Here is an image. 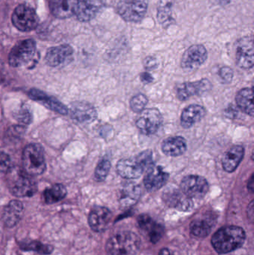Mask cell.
<instances>
[{
    "mask_svg": "<svg viewBox=\"0 0 254 255\" xmlns=\"http://www.w3.org/2000/svg\"><path fill=\"white\" fill-rule=\"evenodd\" d=\"M28 97L34 101L41 103L43 106L49 110L53 111L61 115H68L69 109H67V106H64L59 100L54 98V97H49L40 90L36 89V88L30 90L28 92Z\"/></svg>",
    "mask_w": 254,
    "mask_h": 255,
    "instance_id": "cell-15",
    "label": "cell"
},
{
    "mask_svg": "<svg viewBox=\"0 0 254 255\" xmlns=\"http://www.w3.org/2000/svg\"><path fill=\"white\" fill-rule=\"evenodd\" d=\"M72 119L80 124H90L97 118L95 108L85 102L73 103L70 109Z\"/></svg>",
    "mask_w": 254,
    "mask_h": 255,
    "instance_id": "cell-19",
    "label": "cell"
},
{
    "mask_svg": "<svg viewBox=\"0 0 254 255\" xmlns=\"http://www.w3.org/2000/svg\"><path fill=\"white\" fill-rule=\"evenodd\" d=\"M67 190L65 186L61 184H56L50 188L45 190L43 193V200L48 205L57 203L63 200L67 196Z\"/></svg>",
    "mask_w": 254,
    "mask_h": 255,
    "instance_id": "cell-31",
    "label": "cell"
},
{
    "mask_svg": "<svg viewBox=\"0 0 254 255\" xmlns=\"http://www.w3.org/2000/svg\"><path fill=\"white\" fill-rule=\"evenodd\" d=\"M180 190L191 199H203L209 191V184L204 177L187 175L180 183Z\"/></svg>",
    "mask_w": 254,
    "mask_h": 255,
    "instance_id": "cell-9",
    "label": "cell"
},
{
    "mask_svg": "<svg viewBox=\"0 0 254 255\" xmlns=\"http://www.w3.org/2000/svg\"><path fill=\"white\" fill-rule=\"evenodd\" d=\"M144 65L148 70H155L158 67V61L153 57H148L145 59Z\"/></svg>",
    "mask_w": 254,
    "mask_h": 255,
    "instance_id": "cell-38",
    "label": "cell"
},
{
    "mask_svg": "<svg viewBox=\"0 0 254 255\" xmlns=\"http://www.w3.org/2000/svg\"><path fill=\"white\" fill-rule=\"evenodd\" d=\"M17 121L22 124H28L31 122V114L26 109H20L17 114Z\"/></svg>",
    "mask_w": 254,
    "mask_h": 255,
    "instance_id": "cell-37",
    "label": "cell"
},
{
    "mask_svg": "<svg viewBox=\"0 0 254 255\" xmlns=\"http://www.w3.org/2000/svg\"><path fill=\"white\" fill-rule=\"evenodd\" d=\"M140 187L134 183L124 186L121 191L120 202L123 206H131L137 202L140 196Z\"/></svg>",
    "mask_w": 254,
    "mask_h": 255,
    "instance_id": "cell-30",
    "label": "cell"
},
{
    "mask_svg": "<svg viewBox=\"0 0 254 255\" xmlns=\"http://www.w3.org/2000/svg\"><path fill=\"white\" fill-rule=\"evenodd\" d=\"M140 79L145 84H149L153 82L154 78L149 73H143L140 75Z\"/></svg>",
    "mask_w": 254,
    "mask_h": 255,
    "instance_id": "cell-39",
    "label": "cell"
},
{
    "mask_svg": "<svg viewBox=\"0 0 254 255\" xmlns=\"http://www.w3.org/2000/svg\"><path fill=\"white\" fill-rule=\"evenodd\" d=\"M249 209H248V211H249V218H250L251 220H253L254 218V202H251L250 205L249 206Z\"/></svg>",
    "mask_w": 254,
    "mask_h": 255,
    "instance_id": "cell-40",
    "label": "cell"
},
{
    "mask_svg": "<svg viewBox=\"0 0 254 255\" xmlns=\"http://www.w3.org/2000/svg\"><path fill=\"white\" fill-rule=\"evenodd\" d=\"M24 213V207L22 202L18 200H12L6 205L3 211L1 220L5 227L13 228L19 223Z\"/></svg>",
    "mask_w": 254,
    "mask_h": 255,
    "instance_id": "cell-22",
    "label": "cell"
},
{
    "mask_svg": "<svg viewBox=\"0 0 254 255\" xmlns=\"http://www.w3.org/2000/svg\"><path fill=\"white\" fill-rule=\"evenodd\" d=\"M73 54V49L70 45L63 44L54 46L48 49L45 56V61L49 67H58L71 58Z\"/></svg>",
    "mask_w": 254,
    "mask_h": 255,
    "instance_id": "cell-20",
    "label": "cell"
},
{
    "mask_svg": "<svg viewBox=\"0 0 254 255\" xmlns=\"http://www.w3.org/2000/svg\"><path fill=\"white\" fill-rule=\"evenodd\" d=\"M149 0H120L116 5L118 14L128 22H140L147 13Z\"/></svg>",
    "mask_w": 254,
    "mask_h": 255,
    "instance_id": "cell-6",
    "label": "cell"
},
{
    "mask_svg": "<svg viewBox=\"0 0 254 255\" xmlns=\"http://www.w3.org/2000/svg\"><path fill=\"white\" fill-rule=\"evenodd\" d=\"M36 52L35 41L32 39L22 40L15 45L8 56V62L11 67H22L34 58Z\"/></svg>",
    "mask_w": 254,
    "mask_h": 255,
    "instance_id": "cell-7",
    "label": "cell"
},
{
    "mask_svg": "<svg viewBox=\"0 0 254 255\" xmlns=\"http://www.w3.org/2000/svg\"><path fill=\"white\" fill-rule=\"evenodd\" d=\"M140 229L146 234L152 244H157L164 235L162 226L154 221L149 216L141 215L138 218Z\"/></svg>",
    "mask_w": 254,
    "mask_h": 255,
    "instance_id": "cell-23",
    "label": "cell"
},
{
    "mask_svg": "<svg viewBox=\"0 0 254 255\" xmlns=\"http://www.w3.org/2000/svg\"><path fill=\"white\" fill-rule=\"evenodd\" d=\"M136 121V126L145 135H152L162 125L163 116L158 109H144Z\"/></svg>",
    "mask_w": 254,
    "mask_h": 255,
    "instance_id": "cell-10",
    "label": "cell"
},
{
    "mask_svg": "<svg viewBox=\"0 0 254 255\" xmlns=\"http://www.w3.org/2000/svg\"><path fill=\"white\" fill-rule=\"evenodd\" d=\"M153 165V153L152 150H146L136 157L119 160L116 165V170L125 179H136Z\"/></svg>",
    "mask_w": 254,
    "mask_h": 255,
    "instance_id": "cell-2",
    "label": "cell"
},
{
    "mask_svg": "<svg viewBox=\"0 0 254 255\" xmlns=\"http://www.w3.org/2000/svg\"><path fill=\"white\" fill-rule=\"evenodd\" d=\"M79 0H50L49 7L54 16L66 19L76 15Z\"/></svg>",
    "mask_w": 254,
    "mask_h": 255,
    "instance_id": "cell-21",
    "label": "cell"
},
{
    "mask_svg": "<svg viewBox=\"0 0 254 255\" xmlns=\"http://www.w3.org/2000/svg\"><path fill=\"white\" fill-rule=\"evenodd\" d=\"M164 200L169 206L180 211H189L193 207V202L181 190L169 188L164 193Z\"/></svg>",
    "mask_w": 254,
    "mask_h": 255,
    "instance_id": "cell-17",
    "label": "cell"
},
{
    "mask_svg": "<svg viewBox=\"0 0 254 255\" xmlns=\"http://www.w3.org/2000/svg\"><path fill=\"white\" fill-rule=\"evenodd\" d=\"M12 23L21 31H30L35 29L39 23L37 13L32 7L24 4L18 5L13 10Z\"/></svg>",
    "mask_w": 254,
    "mask_h": 255,
    "instance_id": "cell-8",
    "label": "cell"
},
{
    "mask_svg": "<svg viewBox=\"0 0 254 255\" xmlns=\"http://www.w3.org/2000/svg\"><path fill=\"white\" fill-rule=\"evenodd\" d=\"M111 168V163L107 159H102L97 165L95 170V178L98 181H103L106 179Z\"/></svg>",
    "mask_w": 254,
    "mask_h": 255,
    "instance_id": "cell-33",
    "label": "cell"
},
{
    "mask_svg": "<svg viewBox=\"0 0 254 255\" xmlns=\"http://www.w3.org/2000/svg\"><path fill=\"white\" fill-rule=\"evenodd\" d=\"M140 240L131 232L116 234L108 240L105 250L107 255H135L140 250Z\"/></svg>",
    "mask_w": 254,
    "mask_h": 255,
    "instance_id": "cell-4",
    "label": "cell"
},
{
    "mask_svg": "<svg viewBox=\"0 0 254 255\" xmlns=\"http://www.w3.org/2000/svg\"><path fill=\"white\" fill-rule=\"evenodd\" d=\"M216 221L213 214H207L201 218L194 220L190 225L191 233L196 238H206L210 235Z\"/></svg>",
    "mask_w": 254,
    "mask_h": 255,
    "instance_id": "cell-25",
    "label": "cell"
},
{
    "mask_svg": "<svg viewBox=\"0 0 254 255\" xmlns=\"http://www.w3.org/2000/svg\"><path fill=\"white\" fill-rule=\"evenodd\" d=\"M212 85L208 79H201L193 82H185L177 88V97L180 101H186L192 97L201 96L211 89Z\"/></svg>",
    "mask_w": 254,
    "mask_h": 255,
    "instance_id": "cell-13",
    "label": "cell"
},
{
    "mask_svg": "<svg viewBox=\"0 0 254 255\" xmlns=\"http://www.w3.org/2000/svg\"><path fill=\"white\" fill-rule=\"evenodd\" d=\"M169 178V175L159 166H151L147 170L143 183L146 190L155 192L162 188Z\"/></svg>",
    "mask_w": 254,
    "mask_h": 255,
    "instance_id": "cell-16",
    "label": "cell"
},
{
    "mask_svg": "<svg viewBox=\"0 0 254 255\" xmlns=\"http://www.w3.org/2000/svg\"><path fill=\"white\" fill-rule=\"evenodd\" d=\"M163 152L169 157H177L186 152L187 144L186 139L180 136L167 138L161 145Z\"/></svg>",
    "mask_w": 254,
    "mask_h": 255,
    "instance_id": "cell-24",
    "label": "cell"
},
{
    "mask_svg": "<svg viewBox=\"0 0 254 255\" xmlns=\"http://www.w3.org/2000/svg\"><path fill=\"white\" fill-rule=\"evenodd\" d=\"M22 160L24 172L31 176L41 175L46 170L43 150L38 144H28L24 148Z\"/></svg>",
    "mask_w": 254,
    "mask_h": 255,
    "instance_id": "cell-5",
    "label": "cell"
},
{
    "mask_svg": "<svg viewBox=\"0 0 254 255\" xmlns=\"http://www.w3.org/2000/svg\"><path fill=\"white\" fill-rule=\"evenodd\" d=\"M206 110L198 105H191L183 111L180 117L181 126L185 128H189L201 121L205 117Z\"/></svg>",
    "mask_w": 254,
    "mask_h": 255,
    "instance_id": "cell-26",
    "label": "cell"
},
{
    "mask_svg": "<svg viewBox=\"0 0 254 255\" xmlns=\"http://www.w3.org/2000/svg\"><path fill=\"white\" fill-rule=\"evenodd\" d=\"M11 160L8 154L4 152H0V172L7 173L11 169Z\"/></svg>",
    "mask_w": 254,
    "mask_h": 255,
    "instance_id": "cell-36",
    "label": "cell"
},
{
    "mask_svg": "<svg viewBox=\"0 0 254 255\" xmlns=\"http://www.w3.org/2000/svg\"><path fill=\"white\" fill-rule=\"evenodd\" d=\"M217 1L219 4L225 5V4H229V3L231 2V0H217Z\"/></svg>",
    "mask_w": 254,
    "mask_h": 255,
    "instance_id": "cell-42",
    "label": "cell"
},
{
    "mask_svg": "<svg viewBox=\"0 0 254 255\" xmlns=\"http://www.w3.org/2000/svg\"><path fill=\"white\" fill-rule=\"evenodd\" d=\"M174 0H159L158 4V19L164 28L174 22L172 10Z\"/></svg>",
    "mask_w": 254,
    "mask_h": 255,
    "instance_id": "cell-29",
    "label": "cell"
},
{
    "mask_svg": "<svg viewBox=\"0 0 254 255\" xmlns=\"http://www.w3.org/2000/svg\"><path fill=\"white\" fill-rule=\"evenodd\" d=\"M219 76L224 84H229L234 78V70L229 67H223L219 72Z\"/></svg>",
    "mask_w": 254,
    "mask_h": 255,
    "instance_id": "cell-35",
    "label": "cell"
},
{
    "mask_svg": "<svg viewBox=\"0 0 254 255\" xmlns=\"http://www.w3.org/2000/svg\"><path fill=\"white\" fill-rule=\"evenodd\" d=\"M148 102L149 100L146 95L143 94H137L130 101V107L133 112L140 114L146 109Z\"/></svg>",
    "mask_w": 254,
    "mask_h": 255,
    "instance_id": "cell-34",
    "label": "cell"
},
{
    "mask_svg": "<svg viewBox=\"0 0 254 255\" xmlns=\"http://www.w3.org/2000/svg\"><path fill=\"white\" fill-rule=\"evenodd\" d=\"M19 248L23 251H33L41 255H50L53 252V247L42 244L39 241H31L21 243Z\"/></svg>",
    "mask_w": 254,
    "mask_h": 255,
    "instance_id": "cell-32",
    "label": "cell"
},
{
    "mask_svg": "<svg viewBox=\"0 0 254 255\" xmlns=\"http://www.w3.org/2000/svg\"><path fill=\"white\" fill-rule=\"evenodd\" d=\"M253 97V90L249 88L242 89L236 97L237 106L242 112L251 117L254 115Z\"/></svg>",
    "mask_w": 254,
    "mask_h": 255,
    "instance_id": "cell-28",
    "label": "cell"
},
{
    "mask_svg": "<svg viewBox=\"0 0 254 255\" xmlns=\"http://www.w3.org/2000/svg\"><path fill=\"white\" fill-rule=\"evenodd\" d=\"M207 59V51L204 46L201 44L192 45L183 53L181 67L186 71H193L199 68Z\"/></svg>",
    "mask_w": 254,
    "mask_h": 255,
    "instance_id": "cell-12",
    "label": "cell"
},
{
    "mask_svg": "<svg viewBox=\"0 0 254 255\" xmlns=\"http://www.w3.org/2000/svg\"><path fill=\"white\" fill-rule=\"evenodd\" d=\"M7 186L12 195L19 198L31 197L37 190V184L23 169L13 168L7 172Z\"/></svg>",
    "mask_w": 254,
    "mask_h": 255,
    "instance_id": "cell-3",
    "label": "cell"
},
{
    "mask_svg": "<svg viewBox=\"0 0 254 255\" xmlns=\"http://www.w3.org/2000/svg\"><path fill=\"white\" fill-rule=\"evenodd\" d=\"M105 3L106 0H79L76 15L82 22H88L95 17Z\"/></svg>",
    "mask_w": 254,
    "mask_h": 255,
    "instance_id": "cell-18",
    "label": "cell"
},
{
    "mask_svg": "<svg viewBox=\"0 0 254 255\" xmlns=\"http://www.w3.org/2000/svg\"><path fill=\"white\" fill-rule=\"evenodd\" d=\"M158 255H173L168 249H163Z\"/></svg>",
    "mask_w": 254,
    "mask_h": 255,
    "instance_id": "cell-41",
    "label": "cell"
},
{
    "mask_svg": "<svg viewBox=\"0 0 254 255\" xmlns=\"http://www.w3.org/2000/svg\"><path fill=\"white\" fill-rule=\"evenodd\" d=\"M246 239L244 229L238 226H226L213 235L211 243L216 253L224 255L241 248Z\"/></svg>",
    "mask_w": 254,
    "mask_h": 255,
    "instance_id": "cell-1",
    "label": "cell"
},
{
    "mask_svg": "<svg viewBox=\"0 0 254 255\" xmlns=\"http://www.w3.org/2000/svg\"><path fill=\"white\" fill-rule=\"evenodd\" d=\"M236 64L245 70L254 67V50L252 37L248 36L242 37L236 43Z\"/></svg>",
    "mask_w": 254,
    "mask_h": 255,
    "instance_id": "cell-11",
    "label": "cell"
},
{
    "mask_svg": "<svg viewBox=\"0 0 254 255\" xmlns=\"http://www.w3.org/2000/svg\"><path fill=\"white\" fill-rule=\"evenodd\" d=\"M111 212L107 208L95 207L89 213L88 223L93 232L101 233L108 228L111 222Z\"/></svg>",
    "mask_w": 254,
    "mask_h": 255,
    "instance_id": "cell-14",
    "label": "cell"
},
{
    "mask_svg": "<svg viewBox=\"0 0 254 255\" xmlns=\"http://www.w3.org/2000/svg\"><path fill=\"white\" fill-rule=\"evenodd\" d=\"M245 148L242 145H234L227 151L222 159V166L227 172H233L238 168L244 157Z\"/></svg>",
    "mask_w": 254,
    "mask_h": 255,
    "instance_id": "cell-27",
    "label": "cell"
}]
</instances>
